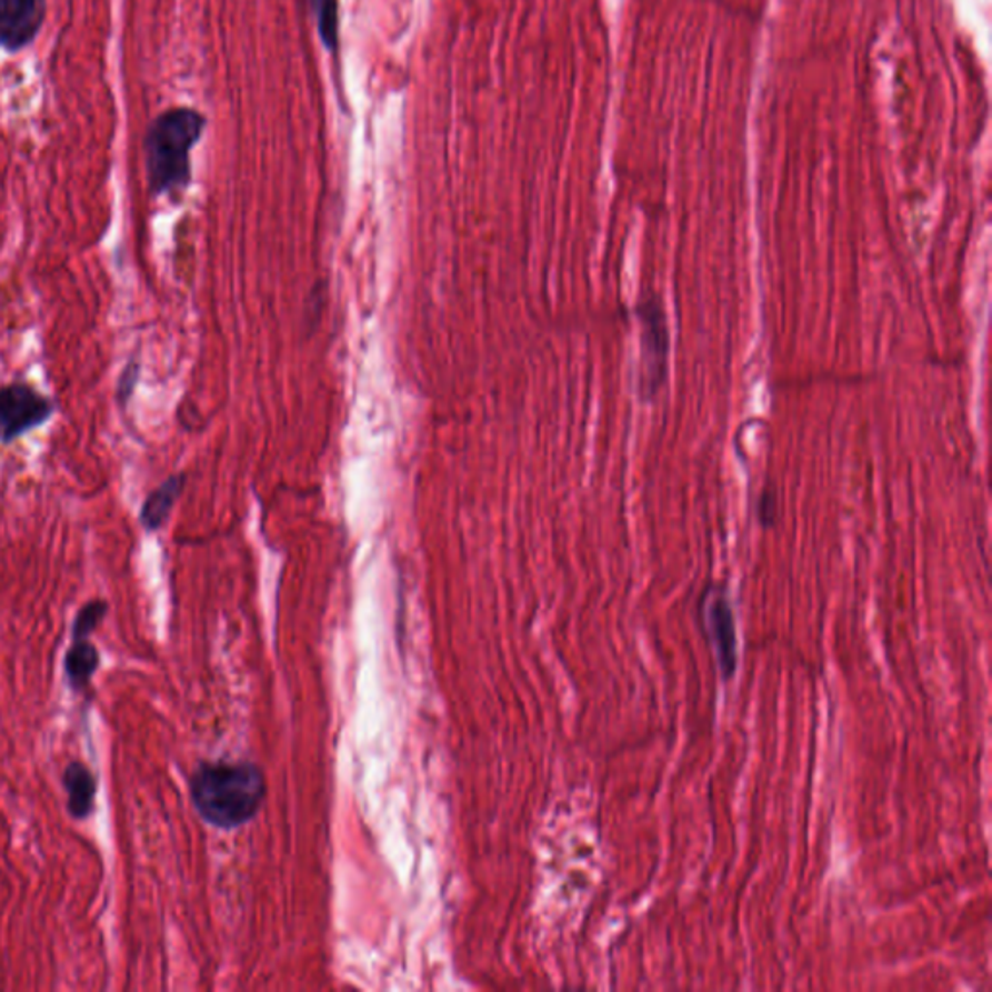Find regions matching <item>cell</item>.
<instances>
[{"mask_svg": "<svg viewBox=\"0 0 992 992\" xmlns=\"http://www.w3.org/2000/svg\"><path fill=\"white\" fill-rule=\"evenodd\" d=\"M190 796L208 824L233 830L254 819L264 803V773L252 762H204L190 778Z\"/></svg>", "mask_w": 992, "mask_h": 992, "instance_id": "6da1fadb", "label": "cell"}, {"mask_svg": "<svg viewBox=\"0 0 992 992\" xmlns=\"http://www.w3.org/2000/svg\"><path fill=\"white\" fill-rule=\"evenodd\" d=\"M206 129L197 109L177 107L150 124L144 140L146 171L153 197L179 194L189 189L190 152Z\"/></svg>", "mask_w": 992, "mask_h": 992, "instance_id": "7a4b0ae2", "label": "cell"}, {"mask_svg": "<svg viewBox=\"0 0 992 992\" xmlns=\"http://www.w3.org/2000/svg\"><path fill=\"white\" fill-rule=\"evenodd\" d=\"M640 319V361H638V394L644 402L660 395L667 380L669 361V328L665 311L658 297H648L638 304Z\"/></svg>", "mask_w": 992, "mask_h": 992, "instance_id": "3957f363", "label": "cell"}, {"mask_svg": "<svg viewBox=\"0 0 992 992\" xmlns=\"http://www.w3.org/2000/svg\"><path fill=\"white\" fill-rule=\"evenodd\" d=\"M57 402L26 382L0 387V444H12L26 432L46 424Z\"/></svg>", "mask_w": 992, "mask_h": 992, "instance_id": "277c9868", "label": "cell"}, {"mask_svg": "<svg viewBox=\"0 0 992 992\" xmlns=\"http://www.w3.org/2000/svg\"><path fill=\"white\" fill-rule=\"evenodd\" d=\"M702 624L721 679H733L739 667V638L735 613L725 591L718 588L708 591L702 601Z\"/></svg>", "mask_w": 992, "mask_h": 992, "instance_id": "5b68a950", "label": "cell"}, {"mask_svg": "<svg viewBox=\"0 0 992 992\" xmlns=\"http://www.w3.org/2000/svg\"><path fill=\"white\" fill-rule=\"evenodd\" d=\"M46 0H0V49L18 53L38 38L46 22Z\"/></svg>", "mask_w": 992, "mask_h": 992, "instance_id": "8992f818", "label": "cell"}, {"mask_svg": "<svg viewBox=\"0 0 992 992\" xmlns=\"http://www.w3.org/2000/svg\"><path fill=\"white\" fill-rule=\"evenodd\" d=\"M184 483H187V475L177 473V475L167 478L158 489H153L152 493L146 497L144 504H142L140 514H138L140 525L146 531H158L166 525L169 514L173 510L174 502L179 500L182 491H184Z\"/></svg>", "mask_w": 992, "mask_h": 992, "instance_id": "52a82bcc", "label": "cell"}, {"mask_svg": "<svg viewBox=\"0 0 992 992\" xmlns=\"http://www.w3.org/2000/svg\"><path fill=\"white\" fill-rule=\"evenodd\" d=\"M62 785L69 793V812L77 820L88 819L93 811L96 780L82 762H70L62 773Z\"/></svg>", "mask_w": 992, "mask_h": 992, "instance_id": "ba28073f", "label": "cell"}, {"mask_svg": "<svg viewBox=\"0 0 992 992\" xmlns=\"http://www.w3.org/2000/svg\"><path fill=\"white\" fill-rule=\"evenodd\" d=\"M99 658L98 648L83 640H74V644L70 645L67 658H64V674L69 679L70 687L74 690H82L88 687L93 673L98 671Z\"/></svg>", "mask_w": 992, "mask_h": 992, "instance_id": "9c48e42d", "label": "cell"}, {"mask_svg": "<svg viewBox=\"0 0 992 992\" xmlns=\"http://www.w3.org/2000/svg\"><path fill=\"white\" fill-rule=\"evenodd\" d=\"M312 12L317 16L320 38L328 49L338 47V33H340V18H338V0H309Z\"/></svg>", "mask_w": 992, "mask_h": 992, "instance_id": "30bf717a", "label": "cell"}, {"mask_svg": "<svg viewBox=\"0 0 992 992\" xmlns=\"http://www.w3.org/2000/svg\"><path fill=\"white\" fill-rule=\"evenodd\" d=\"M107 611H109V607H107L106 601H101V599L88 601L78 611L77 621H74V627H72V638L74 640H83V638L90 637L91 632L98 629L99 622L103 621Z\"/></svg>", "mask_w": 992, "mask_h": 992, "instance_id": "8fae6325", "label": "cell"}, {"mask_svg": "<svg viewBox=\"0 0 992 992\" xmlns=\"http://www.w3.org/2000/svg\"><path fill=\"white\" fill-rule=\"evenodd\" d=\"M138 379H140V364L130 361V363L124 367L121 380H119V388H117V395H119V402H121L122 408H127V403L130 402V398L134 394Z\"/></svg>", "mask_w": 992, "mask_h": 992, "instance_id": "7c38bea8", "label": "cell"}, {"mask_svg": "<svg viewBox=\"0 0 992 992\" xmlns=\"http://www.w3.org/2000/svg\"><path fill=\"white\" fill-rule=\"evenodd\" d=\"M760 522L770 523L775 518V497L772 493L762 494L760 499Z\"/></svg>", "mask_w": 992, "mask_h": 992, "instance_id": "4fadbf2b", "label": "cell"}]
</instances>
